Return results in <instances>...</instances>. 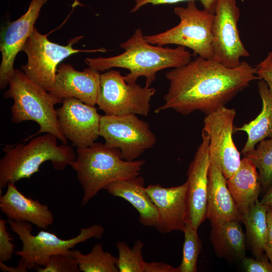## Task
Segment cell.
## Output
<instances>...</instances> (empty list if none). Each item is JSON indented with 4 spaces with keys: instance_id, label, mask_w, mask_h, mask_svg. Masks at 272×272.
Here are the masks:
<instances>
[{
    "instance_id": "1",
    "label": "cell",
    "mask_w": 272,
    "mask_h": 272,
    "mask_svg": "<svg viewBox=\"0 0 272 272\" xmlns=\"http://www.w3.org/2000/svg\"><path fill=\"white\" fill-rule=\"evenodd\" d=\"M165 76L169 87L164 104L155 111L171 109L184 115L195 110L211 113L225 106L252 81L259 80L256 67L246 61L229 68L199 56Z\"/></svg>"
},
{
    "instance_id": "2",
    "label": "cell",
    "mask_w": 272,
    "mask_h": 272,
    "mask_svg": "<svg viewBox=\"0 0 272 272\" xmlns=\"http://www.w3.org/2000/svg\"><path fill=\"white\" fill-rule=\"evenodd\" d=\"M120 47L124 50L120 54L109 57H87L85 62L98 72L112 67L127 69L129 72L124 76L126 83H136L139 77H144L145 86L150 87L159 71L183 65L191 60L192 56L184 46L172 48L147 42L140 28L135 29L133 35L121 43Z\"/></svg>"
},
{
    "instance_id": "3",
    "label": "cell",
    "mask_w": 272,
    "mask_h": 272,
    "mask_svg": "<svg viewBox=\"0 0 272 272\" xmlns=\"http://www.w3.org/2000/svg\"><path fill=\"white\" fill-rule=\"evenodd\" d=\"M145 163L143 160H124L118 149L101 142L77 148L76 158L70 165L83 188L81 204L86 205L112 183L140 175Z\"/></svg>"
},
{
    "instance_id": "4",
    "label": "cell",
    "mask_w": 272,
    "mask_h": 272,
    "mask_svg": "<svg viewBox=\"0 0 272 272\" xmlns=\"http://www.w3.org/2000/svg\"><path fill=\"white\" fill-rule=\"evenodd\" d=\"M32 138L27 143L7 145L3 148L5 155L0 160L1 190L10 182L30 178L45 162L50 161L54 170L60 171L76 158L71 146L58 145V138L51 133Z\"/></svg>"
},
{
    "instance_id": "5",
    "label": "cell",
    "mask_w": 272,
    "mask_h": 272,
    "mask_svg": "<svg viewBox=\"0 0 272 272\" xmlns=\"http://www.w3.org/2000/svg\"><path fill=\"white\" fill-rule=\"evenodd\" d=\"M9 88L5 92V98H12L11 119L15 123L33 121L39 126V130L27 140L42 133L56 136L62 144L67 140L59 128L55 105L62 99L47 92L29 79L20 70L15 69L9 82Z\"/></svg>"
},
{
    "instance_id": "6",
    "label": "cell",
    "mask_w": 272,
    "mask_h": 272,
    "mask_svg": "<svg viewBox=\"0 0 272 272\" xmlns=\"http://www.w3.org/2000/svg\"><path fill=\"white\" fill-rule=\"evenodd\" d=\"M195 0L187 2L186 7H175L174 13L180 21L178 25L163 32L144 35L153 45L176 44L188 47L193 55L211 59L213 57L212 33L214 13L198 9Z\"/></svg>"
},
{
    "instance_id": "7",
    "label": "cell",
    "mask_w": 272,
    "mask_h": 272,
    "mask_svg": "<svg viewBox=\"0 0 272 272\" xmlns=\"http://www.w3.org/2000/svg\"><path fill=\"white\" fill-rule=\"evenodd\" d=\"M8 223L22 243V248L15 254L24 261L29 270L45 266L53 255L72 254V249L76 245L93 238L99 239L104 233L102 225L95 224L81 228L80 233L74 238L63 239L44 230L33 235L32 226L28 222L8 219Z\"/></svg>"
},
{
    "instance_id": "8",
    "label": "cell",
    "mask_w": 272,
    "mask_h": 272,
    "mask_svg": "<svg viewBox=\"0 0 272 272\" xmlns=\"http://www.w3.org/2000/svg\"><path fill=\"white\" fill-rule=\"evenodd\" d=\"M47 36L34 27L22 49L27 54L28 61L21 69L29 79L49 92L53 90L57 66L65 58L80 52L107 51L104 48L93 50L73 48V45L83 36L71 39L66 45L52 42Z\"/></svg>"
},
{
    "instance_id": "9",
    "label": "cell",
    "mask_w": 272,
    "mask_h": 272,
    "mask_svg": "<svg viewBox=\"0 0 272 272\" xmlns=\"http://www.w3.org/2000/svg\"><path fill=\"white\" fill-rule=\"evenodd\" d=\"M155 92L153 88L127 83L120 71L109 70L100 75L96 104L107 115L133 113L146 116Z\"/></svg>"
},
{
    "instance_id": "10",
    "label": "cell",
    "mask_w": 272,
    "mask_h": 272,
    "mask_svg": "<svg viewBox=\"0 0 272 272\" xmlns=\"http://www.w3.org/2000/svg\"><path fill=\"white\" fill-rule=\"evenodd\" d=\"M99 136L107 146L118 149L122 158L128 161L135 160L157 141L149 124L133 113L101 115Z\"/></svg>"
},
{
    "instance_id": "11",
    "label": "cell",
    "mask_w": 272,
    "mask_h": 272,
    "mask_svg": "<svg viewBox=\"0 0 272 272\" xmlns=\"http://www.w3.org/2000/svg\"><path fill=\"white\" fill-rule=\"evenodd\" d=\"M213 24V59L229 68L239 66L249 53L239 36L240 9L236 0H217Z\"/></svg>"
},
{
    "instance_id": "12",
    "label": "cell",
    "mask_w": 272,
    "mask_h": 272,
    "mask_svg": "<svg viewBox=\"0 0 272 272\" xmlns=\"http://www.w3.org/2000/svg\"><path fill=\"white\" fill-rule=\"evenodd\" d=\"M234 109L224 106L205 117L202 131L209 137L211 163L216 166L226 179L238 168L240 154L233 139Z\"/></svg>"
},
{
    "instance_id": "13",
    "label": "cell",
    "mask_w": 272,
    "mask_h": 272,
    "mask_svg": "<svg viewBox=\"0 0 272 272\" xmlns=\"http://www.w3.org/2000/svg\"><path fill=\"white\" fill-rule=\"evenodd\" d=\"M60 130L66 139L77 148L88 147L99 137L101 116L95 106L74 98L62 100L56 109Z\"/></svg>"
},
{
    "instance_id": "14",
    "label": "cell",
    "mask_w": 272,
    "mask_h": 272,
    "mask_svg": "<svg viewBox=\"0 0 272 272\" xmlns=\"http://www.w3.org/2000/svg\"><path fill=\"white\" fill-rule=\"evenodd\" d=\"M48 0H32L27 11L15 21L2 27L0 51V88L4 89L13 74L14 63L18 53L22 50L34 28L43 6Z\"/></svg>"
},
{
    "instance_id": "15",
    "label": "cell",
    "mask_w": 272,
    "mask_h": 272,
    "mask_svg": "<svg viewBox=\"0 0 272 272\" xmlns=\"http://www.w3.org/2000/svg\"><path fill=\"white\" fill-rule=\"evenodd\" d=\"M202 142L187 171V223L198 229L206 219L208 174L211 165L209 137L202 131Z\"/></svg>"
},
{
    "instance_id": "16",
    "label": "cell",
    "mask_w": 272,
    "mask_h": 272,
    "mask_svg": "<svg viewBox=\"0 0 272 272\" xmlns=\"http://www.w3.org/2000/svg\"><path fill=\"white\" fill-rule=\"evenodd\" d=\"M146 190L158 211L157 230L162 233L183 231L187 223V182L170 187L150 184Z\"/></svg>"
},
{
    "instance_id": "17",
    "label": "cell",
    "mask_w": 272,
    "mask_h": 272,
    "mask_svg": "<svg viewBox=\"0 0 272 272\" xmlns=\"http://www.w3.org/2000/svg\"><path fill=\"white\" fill-rule=\"evenodd\" d=\"M100 75L99 72L89 66L83 71H79L70 64L62 63L57 70L53 90L50 93L62 100L74 98L95 106Z\"/></svg>"
},
{
    "instance_id": "18",
    "label": "cell",
    "mask_w": 272,
    "mask_h": 272,
    "mask_svg": "<svg viewBox=\"0 0 272 272\" xmlns=\"http://www.w3.org/2000/svg\"><path fill=\"white\" fill-rule=\"evenodd\" d=\"M15 184L9 183L6 192L0 196L1 211L8 219L31 223L42 229L51 225L54 218L48 206L26 196Z\"/></svg>"
},
{
    "instance_id": "19",
    "label": "cell",
    "mask_w": 272,
    "mask_h": 272,
    "mask_svg": "<svg viewBox=\"0 0 272 272\" xmlns=\"http://www.w3.org/2000/svg\"><path fill=\"white\" fill-rule=\"evenodd\" d=\"M212 227L227 222H241V215L227 186L226 178L221 170L211 163L208 174L206 219Z\"/></svg>"
},
{
    "instance_id": "20",
    "label": "cell",
    "mask_w": 272,
    "mask_h": 272,
    "mask_svg": "<svg viewBox=\"0 0 272 272\" xmlns=\"http://www.w3.org/2000/svg\"><path fill=\"white\" fill-rule=\"evenodd\" d=\"M145 180L140 175L115 181L105 189L111 195L124 199L138 212L139 222L144 226L156 227L157 208L146 190Z\"/></svg>"
},
{
    "instance_id": "21",
    "label": "cell",
    "mask_w": 272,
    "mask_h": 272,
    "mask_svg": "<svg viewBox=\"0 0 272 272\" xmlns=\"http://www.w3.org/2000/svg\"><path fill=\"white\" fill-rule=\"evenodd\" d=\"M226 183L242 216L258 200L261 190L260 178L255 165L244 157L237 170L226 179Z\"/></svg>"
},
{
    "instance_id": "22",
    "label": "cell",
    "mask_w": 272,
    "mask_h": 272,
    "mask_svg": "<svg viewBox=\"0 0 272 272\" xmlns=\"http://www.w3.org/2000/svg\"><path fill=\"white\" fill-rule=\"evenodd\" d=\"M240 222L230 221L213 227L210 240L218 257L241 261L245 256V237Z\"/></svg>"
},
{
    "instance_id": "23",
    "label": "cell",
    "mask_w": 272,
    "mask_h": 272,
    "mask_svg": "<svg viewBox=\"0 0 272 272\" xmlns=\"http://www.w3.org/2000/svg\"><path fill=\"white\" fill-rule=\"evenodd\" d=\"M258 90L262 105L260 113L250 122L234 128L235 131H242L247 134V141L242 150L243 155L253 150L259 142L272 138V97L263 80L258 82Z\"/></svg>"
},
{
    "instance_id": "24",
    "label": "cell",
    "mask_w": 272,
    "mask_h": 272,
    "mask_svg": "<svg viewBox=\"0 0 272 272\" xmlns=\"http://www.w3.org/2000/svg\"><path fill=\"white\" fill-rule=\"evenodd\" d=\"M268 208V206L257 200L241 218V222L245 226L247 240L251 252L257 259H260L264 253Z\"/></svg>"
},
{
    "instance_id": "25",
    "label": "cell",
    "mask_w": 272,
    "mask_h": 272,
    "mask_svg": "<svg viewBox=\"0 0 272 272\" xmlns=\"http://www.w3.org/2000/svg\"><path fill=\"white\" fill-rule=\"evenodd\" d=\"M73 255L76 259L80 271L118 272L117 258L103 250L100 243L96 244L88 254L78 250H73Z\"/></svg>"
},
{
    "instance_id": "26",
    "label": "cell",
    "mask_w": 272,
    "mask_h": 272,
    "mask_svg": "<svg viewBox=\"0 0 272 272\" xmlns=\"http://www.w3.org/2000/svg\"><path fill=\"white\" fill-rule=\"evenodd\" d=\"M244 157L249 159L258 170L261 188H268L272 184V138L266 139L258 143Z\"/></svg>"
},
{
    "instance_id": "27",
    "label": "cell",
    "mask_w": 272,
    "mask_h": 272,
    "mask_svg": "<svg viewBox=\"0 0 272 272\" xmlns=\"http://www.w3.org/2000/svg\"><path fill=\"white\" fill-rule=\"evenodd\" d=\"M143 247L140 240L136 241L131 248L124 242H117L116 265L119 272H144L146 261L142 254Z\"/></svg>"
},
{
    "instance_id": "28",
    "label": "cell",
    "mask_w": 272,
    "mask_h": 272,
    "mask_svg": "<svg viewBox=\"0 0 272 272\" xmlns=\"http://www.w3.org/2000/svg\"><path fill=\"white\" fill-rule=\"evenodd\" d=\"M197 229L186 223L183 231L184 241L183 245L182 259L178 267L179 272H196L197 262L201 248V242L197 232Z\"/></svg>"
},
{
    "instance_id": "29",
    "label": "cell",
    "mask_w": 272,
    "mask_h": 272,
    "mask_svg": "<svg viewBox=\"0 0 272 272\" xmlns=\"http://www.w3.org/2000/svg\"><path fill=\"white\" fill-rule=\"evenodd\" d=\"M38 272H79L76 259L71 254H58L52 256L44 267H38Z\"/></svg>"
},
{
    "instance_id": "30",
    "label": "cell",
    "mask_w": 272,
    "mask_h": 272,
    "mask_svg": "<svg viewBox=\"0 0 272 272\" xmlns=\"http://www.w3.org/2000/svg\"><path fill=\"white\" fill-rule=\"evenodd\" d=\"M7 221L0 219V261L10 260L14 252L15 245L8 233L6 227Z\"/></svg>"
},
{
    "instance_id": "31",
    "label": "cell",
    "mask_w": 272,
    "mask_h": 272,
    "mask_svg": "<svg viewBox=\"0 0 272 272\" xmlns=\"http://www.w3.org/2000/svg\"><path fill=\"white\" fill-rule=\"evenodd\" d=\"M241 261L246 271L272 272V264L265 253H264L260 259L245 256Z\"/></svg>"
},
{
    "instance_id": "32",
    "label": "cell",
    "mask_w": 272,
    "mask_h": 272,
    "mask_svg": "<svg viewBox=\"0 0 272 272\" xmlns=\"http://www.w3.org/2000/svg\"><path fill=\"white\" fill-rule=\"evenodd\" d=\"M135 5L131 10V13H134L141 7L147 5H153L173 4L183 2H188L191 0H134ZM203 6L204 9L214 13L215 6L217 0H198Z\"/></svg>"
},
{
    "instance_id": "33",
    "label": "cell",
    "mask_w": 272,
    "mask_h": 272,
    "mask_svg": "<svg viewBox=\"0 0 272 272\" xmlns=\"http://www.w3.org/2000/svg\"><path fill=\"white\" fill-rule=\"evenodd\" d=\"M256 75L259 80H263L267 84L272 97V51L256 66Z\"/></svg>"
},
{
    "instance_id": "34",
    "label": "cell",
    "mask_w": 272,
    "mask_h": 272,
    "mask_svg": "<svg viewBox=\"0 0 272 272\" xmlns=\"http://www.w3.org/2000/svg\"><path fill=\"white\" fill-rule=\"evenodd\" d=\"M267 234L264 253L272 264V207L268 208L267 213Z\"/></svg>"
},
{
    "instance_id": "35",
    "label": "cell",
    "mask_w": 272,
    "mask_h": 272,
    "mask_svg": "<svg viewBox=\"0 0 272 272\" xmlns=\"http://www.w3.org/2000/svg\"><path fill=\"white\" fill-rule=\"evenodd\" d=\"M144 272H179V269L164 262H146Z\"/></svg>"
},
{
    "instance_id": "36",
    "label": "cell",
    "mask_w": 272,
    "mask_h": 272,
    "mask_svg": "<svg viewBox=\"0 0 272 272\" xmlns=\"http://www.w3.org/2000/svg\"><path fill=\"white\" fill-rule=\"evenodd\" d=\"M0 268L2 271L5 272H26L28 270L24 261L21 259L18 266L15 267H10L4 262L0 261Z\"/></svg>"
},
{
    "instance_id": "37",
    "label": "cell",
    "mask_w": 272,
    "mask_h": 272,
    "mask_svg": "<svg viewBox=\"0 0 272 272\" xmlns=\"http://www.w3.org/2000/svg\"><path fill=\"white\" fill-rule=\"evenodd\" d=\"M261 203L269 207H272V184L269 187L260 201Z\"/></svg>"
}]
</instances>
